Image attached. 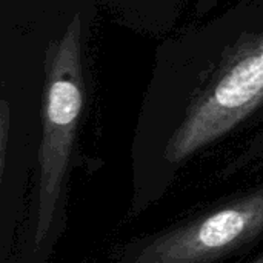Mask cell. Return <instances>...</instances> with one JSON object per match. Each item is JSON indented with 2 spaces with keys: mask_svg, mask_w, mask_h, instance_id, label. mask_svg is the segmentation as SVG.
I'll return each mask as SVG.
<instances>
[{
  "mask_svg": "<svg viewBox=\"0 0 263 263\" xmlns=\"http://www.w3.org/2000/svg\"><path fill=\"white\" fill-rule=\"evenodd\" d=\"M85 105L82 68V23L76 15L62 39L46 51L39 148V185L34 216V243L40 248L52 231L65 191L66 173Z\"/></svg>",
  "mask_w": 263,
  "mask_h": 263,
  "instance_id": "6da1fadb",
  "label": "cell"
},
{
  "mask_svg": "<svg viewBox=\"0 0 263 263\" xmlns=\"http://www.w3.org/2000/svg\"><path fill=\"white\" fill-rule=\"evenodd\" d=\"M263 102V32L248 40L190 105L166 156L177 163L230 133Z\"/></svg>",
  "mask_w": 263,
  "mask_h": 263,
  "instance_id": "7a4b0ae2",
  "label": "cell"
},
{
  "mask_svg": "<svg viewBox=\"0 0 263 263\" xmlns=\"http://www.w3.org/2000/svg\"><path fill=\"white\" fill-rule=\"evenodd\" d=\"M263 234V186L159 233L128 250L120 263H214Z\"/></svg>",
  "mask_w": 263,
  "mask_h": 263,
  "instance_id": "3957f363",
  "label": "cell"
},
{
  "mask_svg": "<svg viewBox=\"0 0 263 263\" xmlns=\"http://www.w3.org/2000/svg\"><path fill=\"white\" fill-rule=\"evenodd\" d=\"M11 126V112L8 102L3 99L0 102V177L3 180L5 176V165H6V146H8V136Z\"/></svg>",
  "mask_w": 263,
  "mask_h": 263,
  "instance_id": "277c9868",
  "label": "cell"
}]
</instances>
